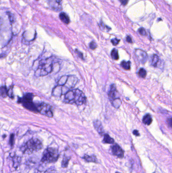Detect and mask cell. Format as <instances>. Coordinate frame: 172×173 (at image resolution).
<instances>
[{"mask_svg":"<svg viewBox=\"0 0 172 173\" xmlns=\"http://www.w3.org/2000/svg\"><path fill=\"white\" fill-rule=\"evenodd\" d=\"M86 98L84 94L78 89L71 90L65 95L64 102L71 104L79 106L86 102Z\"/></svg>","mask_w":172,"mask_h":173,"instance_id":"cell-1","label":"cell"},{"mask_svg":"<svg viewBox=\"0 0 172 173\" xmlns=\"http://www.w3.org/2000/svg\"><path fill=\"white\" fill-rule=\"evenodd\" d=\"M56 63L52 57L41 60L39 63L35 75L37 77H43L52 73L54 69V64Z\"/></svg>","mask_w":172,"mask_h":173,"instance_id":"cell-2","label":"cell"},{"mask_svg":"<svg viewBox=\"0 0 172 173\" xmlns=\"http://www.w3.org/2000/svg\"><path fill=\"white\" fill-rule=\"evenodd\" d=\"M43 144L41 140L37 138H32L23 144L21 147V150L24 154L31 155L37 152L43 148Z\"/></svg>","mask_w":172,"mask_h":173,"instance_id":"cell-3","label":"cell"},{"mask_svg":"<svg viewBox=\"0 0 172 173\" xmlns=\"http://www.w3.org/2000/svg\"><path fill=\"white\" fill-rule=\"evenodd\" d=\"M59 157L58 150L54 147H48L43 151L41 161L43 164H48L57 162Z\"/></svg>","mask_w":172,"mask_h":173,"instance_id":"cell-4","label":"cell"},{"mask_svg":"<svg viewBox=\"0 0 172 173\" xmlns=\"http://www.w3.org/2000/svg\"><path fill=\"white\" fill-rule=\"evenodd\" d=\"M33 95L32 94L28 93L24 96L22 98H19L18 102L21 103L24 107L32 112H38L37 104L33 102Z\"/></svg>","mask_w":172,"mask_h":173,"instance_id":"cell-5","label":"cell"},{"mask_svg":"<svg viewBox=\"0 0 172 173\" xmlns=\"http://www.w3.org/2000/svg\"><path fill=\"white\" fill-rule=\"evenodd\" d=\"M78 81L77 77L74 75H63L57 82V85L66 86L71 90L76 85Z\"/></svg>","mask_w":172,"mask_h":173,"instance_id":"cell-6","label":"cell"},{"mask_svg":"<svg viewBox=\"0 0 172 173\" xmlns=\"http://www.w3.org/2000/svg\"><path fill=\"white\" fill-rule=\"evenodd\" d=\"M37 108L38 112L41 114L49 118H52L53 116L52 107L50 105L45 103H41L37 104Z\"/></svg>","mask_w":172,"mask_h":173,"instance_id":"cell-7","label":"cell"},{"mask_svg":"<svg viewBox=\"0 0 172 173\" xmlns=\"http://www.w3.org/2000/svg\"><path fill=\"white\" fill-rule=\"evenodd\" d=\"M70 90L63 86H55L52 92V95L56 97H60L63 95H65L68 91Z\"/></svg>","mask_w":172,"mask_h":173,"instance_id":"cell-8","label":"cell"},{"mask_svg":"<svg viewBox=\"0 0 172 173\" xmlns=\"http://www.w3.org/2000/svg\"><path fill=\"white\" fill-rule=\"evenodd\" d=\"M135 55L139 61L141 63H145L147 61V54L145 51L141 49H136L135 51Z\"/></svg>","mask_w":172,"mask_h":173,"instance_id":"cell-9","label":"cell"},{"mask_svg":"<svg viewBox=\"0 0 172 173\" xmlns=\"http://www.w3.org/2000/svg\"><path fill=\"white\" fill-rule=\"evenodd\" d=\"M112 153L115 156L119 158H123L124 157V151L121 148L120 146L116 144L112 147Z\"/></svg>","mask_w":172,"mask_h":173,"instance_id":"cell-10","label":"cell"},{"mask_svg":"<svg viewBox=\"0 0 172 173\" xmlns=\"http://www.w3.org/2000/svg\"><path fill=\"white\" fill-rule=\"evenodd\" d=\"M117 89L116 88L115 85H112L110 87V89L108 93V96H109V99L111 101H113L114 100H115L116 99H117Z\"/></svg>","mask_w":172,"mask_h":173,"instance_id":"cell-11","label":"cell"},{"mask_svg":"<svg viewBox=\"0 0 172 173\" xmlns=\"http://www.w3.org/2000/svg\"><path fill=\"white\" fill-rule=\"evenodd\" d=\"M61 2L62 0H51L50 3L52 9L58 11L62 10Z\"/></svg>","mask_w":172,"mask_h":173,"instance_id":"cell-12","label":"cell"},{"mask_svg":"<svg viewBox=\"0 0 172 173\" xmlns=\"http://www.w3.org/2000/svg\"><path fill=\"white\" fill-rule=\"evenodd\" d=\"M93 125L95 127V130L97 131V132L100 134V135H103L104 134V130H103V127L102 126L101 122L98 120H96L93 122Z\"/></svg>","mask_w":172,"mask_h":173,"instance_id":"cell-13","label":"cell"},{"mask_svg":"<svg viewBox=\"0 0 172 173\" xmlns=\"http://www.w3.org/2000/svg\"><path fill=\"white\" fill-rule=\"evenodd\" d=\"M159 61H160V58L158 55L156 54L152 55L151 57V61H150L152 66L156 67L158 66Z\"/></svg>","mask_w":172,"mask_h":173,"instance_id":"cell-14","label":"cell"},{"mask_svg":"<svg viewBox=\"0 0 172 173\" xmlns=\"http://www.w3.org/2000/svg\"><path fill=\"white\" fill-rule=\"evenodd\" d=\"M59 17H60V19H61V20L65 24H67L70 22V19H69V16L65 13H63V12L61 13V14L59 15Z\"/></svg>","mask_w":172,"mask_h":173,"instance_id":"cell-15","label":"cell"},{"mask_svg":"<svg viewBox=\"0 0 172 173\" xmlns=\"http://www.w3.org/2000/svg\"><path fill=\"white\" fill-rule=\"evenodd\" d=\"M83 158L85 159L86 162H97V157L95 155H84Z\"/></svg>","mask_w":172,"mask_h":173,"instance_id":"cell-16","label":"cell"},{"mask_svg":"<svg viewBox=\"0 0 172 173\" xmlns=\"http://www.w3.org/2000/svg\"><path fill=\"white\" fill-rule=\"evenodd\" d=\"M142 121L143 123H144L145 125H150L151 124V123H152V116L150 115V114H147L143 117Z\"/></svg>","mask_w":172,"mask_h":173,"instance_id":"cell-17","label":"cell"},{"mask_svg":"<svg viewBox=\"0 0 172 173\" xmlns=\"http://www.w3.org/2000/svg\"><path fill=\"white\" fill-rule=\"evenodd\" d=\"M103 142L104 143L113 144L114 143V140L108 134H104L103 139Z\"/></svg>","mask_w":172,"mask_h":173,"instance_id":"cell-18","label":"cell"},{"mask_svg":"<svg viewBox=\"0 0 172 173\" xmlns=\"http://www.w3.org/2000/svg\"><path fill=\"white\" fill-rule=\"evenodd\" d=\"M130 65H131L130 61H123L121 63V66H122V67L124 68L125 70H130Z\"/></svg>","mask_w":172,"mask_h":173,"instance_id":"cell-19","label":"cell"},{"mask_svg":"<svg viewBox=\"0 0 172 173\" xmlns=\"http://www.w3.org/2000/svg\"><path fill=\"white\" fill-rule=\"evenodd\" d=\"M70 159V157H66L65 156L64 157L63 159L62 162V167L64 168H66L67 166H68V164H69V162Z\"/></svg>","mask_w":172,"mask_h":173,"instance_id":"cell-20","label":"cell"},{"mask_svg":"<svg viewBox=\"0 0 172 173\" xmlns=\"http://www.w3.org/2000/svg\"><path fill=\"white\" fill-rule=\"evenodd\" d=\"M8 91L7 88L5 86H1V95L3 98H6L8 96Z\"/></svg>","mask_w":172,"mask_h":173,"instance_id":"cell-21","label":"cell"},{"mask_svg":"<svg viewBox=\"0 0 172 173\" xmlns=\"http://www.w3.org/2000/svg\"><path fill=\"white\" fill-rule=\"evenodd\" d=\"M111 56L114 60H118L119 59V54L118 50L116 49H114L111 52Z\"/></svg>","mask_w":172,"mask_h":173,"instance_id":"cell-22","label":"cell"},{"mask_svg":"<svg viewBox=\"0 0 172 173\" xmlns=\"http://www.w3.org/2000/svg\"><path fill=\"white\" fill-rule=\"evenodd\" d=\"M139 77L141 78H145L146 75V71L144 68H141L139 70L138 73Z\"/></svg>","mask_w":172,"mask_h":173,"instance_id":"cell-23","label":"cell"},{"mask_svg":"<svg viewBox=\"0 0 172 173\" xmlns=\"http://www.w3.org/2000/svg\"><path fill=\"white\" fill-rule=\"evenodd\" d=\"M8 95L9 96V97L13 98V86H11L8 91Z\"/></svg>","mask_w":172,"mask_h":173,"instance_id":"cell-24","label":"cell"},{"mask_svg":"<svg viewBox=\"0 0 172 173\" xmlns=\"http://www.w3.org/2000/svg\"><path fill=\"white\" fill-rule=\"evenodd\" d=\"M14 134H12L11 135L10 137V140H9V144L11 145V147H12L14 145Z\"/></svg>","mask_w":172,"mask_h":173,"instance_id":"cell-25","label":"cell"},{"mask_svg":"<svg viewBox=\"0 0 172 173\" xmlns=\"http://www.w3.org/2000/svg\"><path fill=\"white\" fill-rule=\"evenodd\" d=\"M97 47V45L95 42L92 41L91 43L89 44V48H91V49L94 50L96 49Z\"/></svg>","mask_w":172,"mask_h":173,"instance_id":"cell-26","label":"cell"},{"mask_svg":"<svg viewBox=\"0 0 172 173\" xmlns=\"http://www.w3.org/2000/svg\"><path fill=\"white\" fill-rule=\"evenodd\" d=\"M138 32L141 36H144L146 35V32L143 28H141L140 29H139Z\"/></svg>","mask_w":172,"mask_h":173,"instance_id":"cell-27","label":"cell"},{"mask_svg":"<svg viewBox=\"0 0 172 173\" xmlns=\"http://www.w3.org/2000/svg\"><path fill=\"white\" fill-rule=\"evenodd\" d=\"M120 42V40L115 38V39H112L111 40V42L113 44V45L114 46H116L118 45L119 43Z\"/></svg>","mask_w":172,"mask_h":173,"instance_id":"cell-28","label":"cell"},{"mask_svg":"<svg viewBox=\"0 0 172 173\" xmlns=\"http://www.w3.org/2000/svg\"><path fill=\"white\" fill-rule=\"evenodd\" d=\"M44 173H56V170L53 168H51L47 170Z\"/></svg>","mask_w":172,"mask_h":173,"instance_id":"cell-29","label":"cell"},{"mask_svg":"<svg viewBox=\"0 0 172 173\" xmlns=\"http://www.w3.org/2000/svg\"><path fill=\"white\" fill-rule=\"evenodd\" d=\"M168 125L170 127H172V118H170L167 120Z\"/></svg>","mask_w":172,"mask_h":173,"instance_id":"cell-30","label":"cell"},{"mask_svg":"<svg viewBox=\"0 0 172 173\" xmlns=\"http://www.w3.org/2000/svg\"><path fill=\"white\" fill-rule=\"evenodd\" d=\"M126 41L129 43H132V40L130 36H127L126 37Z\"/></svg>","mask_w":172,"mask_h":173,"instance_id":"cell-31","label":"cell"},{"mask_svg":"<svg viewBox=\"0 0 172 173\" xmlns=\"http://www.w3.org/2000/svg\"><path fill=\"white\" fill-rule=\"evenodd\" d=\"M119 1L121 3V4L124 6L127 4V3L128 2V0H119Z\"/></svg>","mask_w":172,"mask_h":173,"instance_id":"cell-32","label":"cell"},{"mask_svg":"<svg viewBox=\"0 0 172 173\" xmlns=\"http://www.w3.org/2000/svg\"><path fill=\"white\" fill-rule=\"evenodd\" d=\"M76 52L77 53V54L79 56V57H80L81 59L83 58V54H82L81 53L79 52L78 50H76Z\"/></svg>","mask_w":172,"mask_h":173,"instance_id":"cell-33","label":"cell"},{"mask_svg":"<svg viewBox=\"0 0 172 173\" xmlns=\"http://www.w3.org/2000/svg\"><path fill=\"white\" fill-rule=\"evenodd\" d=\"M133 133V134L134 135H135L136 136H139L140 135V134H139V132H138L137 130H134Z\"/></svg>","mask_w":172,"mask_h":173,"instance_id":"cell-34","label":"cell"},{"mask_svg":"<svg viewBox=\"0 0 172 173\" xmlns=\"http://www.w3.org/2000/svg\"><path fill=\"white\" fill-rule=\"evenodd\" d=\"M118 173V172H117V173Z\"/></svg>","mask_w":172,"mask_h":173,"instance_id":"cell-35","label":"cell"},{"mask_svg":"<svg viewBox=\"0 0 172 173\" xmlns=\"http://www.w3.org/2000/svg\"><path fill=\"white\" fill-rule=\"evenodd\" d=\"M36 1H39V0H36Z\"/></svg>","mask_w":172,"mask_h":173,"instance_id":"cell-36","label":"cell"}]
</instances>
